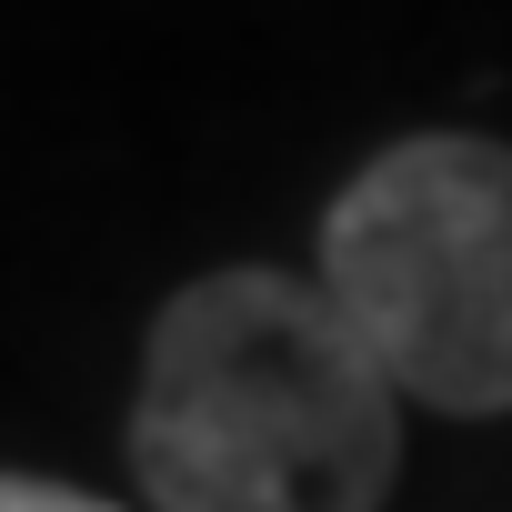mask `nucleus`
<instances>
[{"label": "nucleus", "instance_id": "nucleus-1", "mask_svg": "<svg viewBox=\"0 0 512 512\" xmlns=\"http://www.w3.org/2000/svg\"><path fill=\"white\" fill-rule=\"evenodd\" d=\"M121 452L151 512H382L402 392L322 282L231 262L151 312Z\"/></svg>", "mask_w": 512, "mask_h": 512}, {"label": "nucleus", "instance_id": "nucleus-2", "mask_svg": "<svg viewBox=\"0 0 512 512\" xmlns=\"http://www.w3.org/2000/svg\"><path fill=\"white\" fill-rule=\"evenodd\" d=\"M402 402L452 422L512 412V141L412 131L322 211L312 272Z\"/></svg>", "mask_w": 512, "mask_h": 512}, {"label": "nucleus", "instance_id": "nucleus-3", "mask_svg": "<svg viewBox=\"0 0 512 512\" xmlns=\"http://www.w3.org/2000/svg\"><path fill=\"white\" fill-rule=\"evenodd\" d=\"M0 512H121L81 482H51V472H0Z\"/></svg>", "mask_w": 512, "mask_h": 512}]
</instances>
